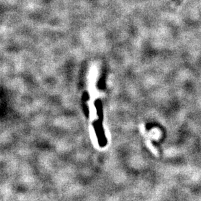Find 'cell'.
Instances as JSON below:
<instances>
[{"label": "cell", "mask_w": 201, "mask_h": 201, "mask_svg": "<svg viewBox=\"0 0 201 201\" xmlns=\"http://www.w3.org/2000/svg\"><path fill=\"white\" fill-rule=\"evenodd\" d=\"M147 147H148V148H149L150 150H151V151L153 153V154H154L155 156H158V151H157L156 148L154 147V146H153V145H152L151 142L147 141Z\"/></svg>", "instance_id": "6da1fadb"}]
</instances>
